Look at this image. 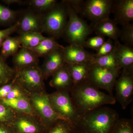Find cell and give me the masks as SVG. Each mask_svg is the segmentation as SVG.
Returning a JSON list of instances; mask_svg holds the SVG:
<instances>
[{"label":"cell","mask_w":133,"mask_h":133,"mask_svg":"<svg viewBox=\"0 0 133 133\" xmlns=\"http://www.w3.org/2000/svg\"><path fill=\"white\" fill-rule=\"evenodd\" d=\"M69 91L80 116L98 108L116 102L114 97L101 91L87 81L74 84Z\"/></svg>","instance_id":"1"},{"label":"cell","mask_w":133,"mask_h":133,"mask_svg":"<svg viewBox=\"0 0 133 133\" xmlns=\"http://www.w3.org/2000/svg\"><path fill=\"white\" fill-rule=\"evenodd\" d=\"M120 119L114 109L102 106L81 115L76 125L85 133H110Z\"/></svg>","instance_id":"2"},{"label":"cell","mask_w":133,"mask_h":133,"mask_svg":"<svg viewBox=\"0 0 133 133\" xmlns=\"http://www.w3.org/2000/svg\"><path fill=\"white\" fill-rule=\"evenodd\" d=\"M68 21V6L62 1L58 2L48 12L42 15L43 33L55 39L62 37Z\"/></svg>","instance_id":"3"},{"label":"cell","mask_w":133,"mask_h":133,"mask_svg":"<svg viewBox=\"0 0 133 133\" xmlns=\"http://www.w3.org/2000/svg\"><path fill=\"white\" fill-rule=\"evenodd\" d=\"M66 4L68 21L62 37L70 44L83 47L87 37L92 32L93 29L79 16L78 14L71 7Z\"/></svg>","instance_id":"4"},{"label":"cell","mask_w":133,"mask_h":133,"mask_svg":"<svg viewBox=\"0 0 133 133\" xmlns=\"http://www.w3.org/2000/svg\"><path fill=\"white\" fill-rule=\"evenodd\" d=\"M16 70V82L24 90L32 94L42 92L44 88V78L38 65Z\"/></svg>","instance_id":"5"},{"label":"cell","mask_w":133,"mask_h":133,"mask_svg":"<svg viewBox=\"0 0 133 133\" xmlns=\"http://www.w3.org/2000/svg\"><path fill=\"white\" fill-rule=\"evenodd\" d=\"M121 70L91 64L87 81L99 90H105L109 95L114 97L113 91Z\"/></svg>","instance_id":"6"},{"label":"cell","mask_w":133,"mask_h":133,"mask_svg":"<svg viewBox=\"0 0 133 133\" xmlns=\"http://www.w3.org/2000/svg\"><path fill=\"white\" fill-rule=\"evenodd\" d=\"M49 96L55 111L66 120L76 125L81 116L73 104L69 91L58 90Z\"/></svg>","instance_id":"7"},{"label":"cell","mask_w":133,"mask_h":133,"mask_svg":"<svg viewBox=\"0 0 133 133\" xmlns=\"http://www.w3.org/2000/svg\"><path fill=\"white\" fill-rule=\"evenodd\" d=\"M30 101L34 111L39 115L45 124L50 126L58 120H65L55 111L50 102L49 95L42 92L33 94L30 97Z\"/></svg>","instance_id":"8"},{"label":"cell","mask_w":133,"mask_h":133,"mask_svg":"<svg viewBox=\"0 0 133 133\" xmlns=\"http://www.w3.org/2000/svg\"><path fill=\"white\" fill-rule=\"evenodd\" d=\"M114 2L112 0H87L84 1L79 14L95 23L109 18Z\"/></svg>","instance_id":"9"},{"label":"cell","mask_w":133,"mask_h":133,"mask_svg":"<svg viewBox=\"0 0 133 133\" xmlns=\"http://www.w3.org/2000/svg\"><path fill=\"white\" fill-rule=\"evenodd\" d=\"M120 73L115 84L116 90L115 98L122 109H125L132 101L133 73L122 69Z\"/></svg>","instance_id":"10"},{"label":"cell","mask_w":133,"mask_h":133,"mask_svg":"<svg viewBox=\"0 0 133 133\" xmlns=\"http://www.w3.org/2000/svg\"><path fill=\"white\" fill-rule=\"evenodd\" d=\"M42 15L29 8L20 11L17 22L16 32L19 34L28 32L42 33Z\"/></svg>","instance_id":"11"},{"label":"cell","mask_w":133,"mask_h":133,"mask_svg":"<svg viewBox=\"0 0 133 133\" xmlns=\"http://www.w3.org/2000/svg\"><path fill=\"white\" fill-rule=\"evenodd\" d=\"M66 64H90L94 59L93 54L84 49V47L76 44H70L62 49Z\"/></svg>","instance_id":"12"},{"label":"cell","mask_w":133,"mask_h":133,"mask_svg":"<svg viewBox=\"0 0 133 133\" xmlns=\"http://www.w3.org/2000/svg\"><path fill=\"white\" fill-rule=\"evenodd\" d=\"M112 12L114 15L115 21L123 26L133 20V0L114 1Z\"/></svg>","instance_id":"13"},{"label":"cell","mask_w":133,"mask_h":133,"mask_svg":"<svg viewBox=\"0 0 133 133\" xmlns=\"http://www.w3.org/2000/svg\"><path fill=\"white\" fill-rule=\"evenodd\" d=\"M62 49L51 52L45 57L41 70L44 79H47L61 67L66 64Z\"/></svg>","instance_id":"14"},{"label":"cell","mask_w":133,"mask_h":133,"mask_svg":"<svg viewBox=\"0 0 133 133\" xmlns=\"http://www.w3.org/2000/svg\"><path fill=\"white\" fill-rule=\"evenodd\" d=\"M115 55L121 69L133 73V49L132 47L115 41L114 48Z\"/></svg>","instance_id":"15"},{"label":"cell","mask_w":133,"mask_h":133,"mask_svg":"<svg viewBox=\"0 0 133 133\" xmlns=\"http://www.w3.org/2000/svg\"><path fill=\"white\" fill-rule=\"evenodd\" d=\"M93 30L98 35L108 37L115 42L118 41L120 34V29L116 22L109 18L95 23Z\"/></svg>","instance_id":"16"},{"label":"cell","mask_w":133,"mask_h":133,"mask_svg":"<svg viewBox=\"0 0 133 133\" xmlns=\"http://www.w3.org/2000/svg\"><path fill=\"white\" fill-rule=\"evenodd\" d=\"M52 76L50 85L56 88L58 90L69 91L74 85L72 79L65 65L54 72Z\"/></svg>","instance_id":"17"},{"label":"cell","mask_w":133,"mask_h":133,"mask_svg":"<svg viewBox=\"0 0 133 133\" xmlns=\"http://www.w3.org/2000/svg\"><path fill=\"white\" fill-rule=\"evenodd\" d=\"M39 58L29 49L21 47L13 56L16 69L38 65Z\"/></svg>","instance_id":"18"},{"label":"cell","mask_w":133,"mask_h":133,"mask_svg":"<svg viewBox=\"0 0 133 133\" xmlns=\"http://www.w3.org/2000/svg\"><path fill=\"white\" fill-rule=\"evenodd\" d=\"M33 116L25 114L17 116L11 126L18 133H37L40 130V125Z\"/></svg>","instance_id":"19"},{"label":"cell","mask_w":133,"mask_h":133,"mask_svg":"<svg viewBox=\"0 0 133 133\" xmlns=\"http://www.w3.org/2000/svg\"><path fill=\"white\" fill-rule=\"evenodd\" d=\"M27 97L14 99H4L0 100V103L12 108L16 112L33 116L34 109Z\"/></svg>","instance_id":"20"},{"label":"cell","mask_w":133,"mask_h":133,"mask_svg":"<svg viewBox=\"0 0 133 133\" xmlns=\"http://www.w3.org/2000/svg\"><path fill=\"white\" fill-rule=\"evenodd\" d=\"M53 37H45L35 48L29 49L38 58L44 57L52 51L63 48Z\"/></svg>","instance_id":"21"},{"label":"cell","mask_w":133,"mask_h":133,"mask_svg":"<svg viewBox=\"0 0 133 133\" xmlns=\"http://www.w3.org/2000/svg\"><path fill=\"white\" fill-rule=\"evenodd\" d=\"M91 64H66L74 84L87 81Z\"/></svg>","instance_id":"22"},{"label":"cell","mask_w":133,"mask_h":133,"mask_svg":"<svg viewBox=\"0 0 133 133\" xmlns=\"http://www.w3.org/2000/svg\"><path fill=\"white\" fill-rule=\"evenodd\" d=\"M21 47L19 36L9 37L3 43L0 55L6 61L9 57L14 56Z\"/></svg>","instance_id":"23"},{"label":"cell","mask_w":133,"mask_h":133,"mask_svg":"<svg viewBox=\"0 0 133 133\" xmlns=\"http://www.w3.org/2000/svg\"><path fill=\"white\" fill-rule=\"evenodd\" d=\"M22 47L28 49L35 48L45 38L42 33L28 32L19 34Z\"/></svg>","instance_id":"24"},{"label":"cell","mask_w":133,"mask_h":133,"mask_svg":"<svg viewBox=\"0 0 133 133\" xmlns=\"http://www.w3.org/2000/svg\"><path fill=\"white\" fill-rule=\"evenodd\" d=\"M91 64L95 65L111 70H121L115 57L114 49L108 55L100 57L94 58Z\"/></svg>","instance_id":"25"},{"label":"cell","mask_w":133,"mask_h":133,"mask_svg":"<svg viewBox=\"0 0 133 133\" xmlns=\"http://www.w3.org/2000/svg\"><path fill=\"white\" fill-rule=\"evenodd\" d=\"M57 2L56 0H28L25 1V5L43 15L51 9Z\"/></svg>","instance_id":"26"},{"label":"cell","mask_w":133,"mask_h":133,"mask_svg":"<svg viewBox=\"0 0 133 133\" xmlns=\"http://www.w3.org/2000/svg\"><path fill=\"white\" fill-rule=\"evenodd\" d=\"M20 12L13 10L0 3V26H11L15 24Z\"/></svg>","instance_id":"27"},{"label":"cell","mask_w":133,"mask_h":133,"mask_svg":"<svg viewBox=\"0 0 133 133\" xmlns=\"http://www.w3.org/2000/svg\"><path fill=\"white\" fill-rule=\"evenodd\" d=\"M0 55V87L12 81L15 78L16 70L6 63Z\"/></svg>","instance_id":"28"},{"label":"cell","mask_w":133,"mask_h":133,"mask_svg":"<svg viewBox=\"0 0 133 133\" xmlns=\"http://www.w3.org/2000/svg\"><path fill=\"white\" fill-rule=\"evenodd\" d=\"M75 125L66 120L61 119L50 126L48 133H74Z\"/></svg>","instance_id":"29"},{"label":"cell","mask_w":133,"mask_h":133,"mask_svg":"<svg viewBox=\"0 0 133 133\" xmlns=\"http://www.w3.org/2000/svg\"><path fill=\"white\" fill-rule=\"evenodd\" d=\"M17 117L15 111L0 103V125L6 127L11 126Z\"/></svg>","instance_id":"30"},{"label":"cell","mask_w":133,"mask_h":133,"mask_svg":"<svg viewBox=\"0 0 133 133\" xmlns=\"http://www.w3.org/2000/svg\"><path fill=\"white\" fill-rule=\"evenodd\" d=\"M132 121L131 119H120L110 133H133Z\"/></svg>","instance_id":"31"},{"label":"cell","mask_w":133,"mask_h":133,"mask_svg":"<svg viewBox=\"0 0 133 133\" xmlns=\"http://www.w3.org/2000/svg\"><path fill=\"white\" fill-rule=\"evenodd\" d=\"M119 37L124 44L132 48L133 46V24L129 23L122 26L120 30Z\"/></svg>","instance_id":"32"},{"label":"cell","mask_w":133,"mask_h":133,"mask_svg":"<svg viewBox=\"0 0 133 133\" xmlns=\"http://www.w3.org/2000/svg\"><path fill=\"white\" fill-rule=\"evenodd\" d=\"M114 43L112 40L109 38L105 41L102 46L97 50V53L93 54L94 57H100L108 55L112 51L114 48Z\"/></svg>","instance_id":"33"},{"label":"cell","mask_w":133,"mask_h":133,"mask_svg":"<svg viewBox=\"0 0 133 133\" xmlns=\"http://www.w3.org/2000/svg\"><path fill=\"white\" fill-rule=\"evenodd\" d=\"M105 41L104 37L98 35L86 40L83 47L84 48L85 47L93 49L97 51L102 46Z\"/></svg>","instance_id":"34"},{"label":"cell","mask_w":133,"mask_h":133,"mask_svg":"<svg viewBox=\"0 0 133 133\" xmlns=\"http://www.w3.org/2000/svg\"><path fill=\"white\" fill-rule=\"evenodd\" d=\"M23 90H24L16 82L15 80L14 85L12 90L5 99H10L27 97L24 91Z\"/></svg>","instance_id":"35"},{"label":"cell","mask_w":133,"mask_h":133,"mask_svg":"<svg viewBox=\"0 0 133 133\" xmlns=\"http://www.w3.org/2000/svg\"><path fill=\"white\" fill-rule=\"evenodd\" d=\"M18 27V23L16 22L15 24L10 26L7 28L0 30V49L4 41L12 34L16 32Z\"/></svg>","instance_id":"36"},{"label":"cell","mask_w":133,"mask_h":133,"mask_svg":"<svg viewBox=\"0 0 133 133\" xmlns=\"http://www.w3.org/2000/svg\"><path fill=\"white\" fill-rule=\"evenodd\" d=\"M15 78L10 83L0 87V100L5 99L14 87Z\"/></svg>","instance_id":"37"},{"label":"cell","mask_w":133,"mask_h":133,"mask_svg":"<svg viewBox=\"0 0 133 133\" xmlns=\"http://www.w3.org/2000/svg\"><path fill=\"white\" fill-rule=\"evenodd\" d=\"M64 1L71 7L78 14H79L84 1L82 0H64Z\"/></svg>","instance_id":"38"},{"label":"cell","mask_w":133,"mask_h":133,"mask_svg":"<svg viewBox=\"0 0 133 133\" xmlns=\"http://www.w3.org/2000/svg\"><path fill=\"white\" fill-rule=\"evenodd\" d=\"M2 2L6 5H10L17 4L20 5H25V1L22 0H2Z\"/></svg>","instance_id":"39"},{"label":"cell","mask_w":133,"mask_h":133,"mask_svg":"<svg viewBox=\"0 0 133 133\" xmlns=\"http://www.w3.org/2000/svg\"><path fill=\"white\" fill-rule=\"evenodd\" d=\"M0 133H11L8 129V127L0 125Z\"/></svg>","instance_id":"40"},{"label":"cell","mask_w":133,"mask_h":133,"mask_svg":"<svg viewBox=\"0 0 133 133\" xmlns=\"http://www.w3.org/2000/svg\"><path fill=\"white\" fill-rule=\"evenodd\" d=\"M74 133H85V132L78 126L75 125Z\"/></svg>","instance_id":"41"}]
</instances>
